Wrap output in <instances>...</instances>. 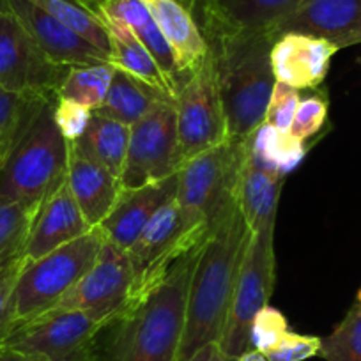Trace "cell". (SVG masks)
Here are the masks:
<instances>
[{"mask_svg": "<svg viewBox=\"0 0 361 361\" xmlns=\"http://www.w3.org/2000/svg\"><path fill=\"white\" fill-rule=\"evenodd\" d=\"M188 250L192 248L183 239V221L173 197L152 216L147 227L128 250L133 267V298L140 296L159 282L169 267Z\"/></svg>", "mask_w": 361, "mask_h": 361, "instance_id": "obj_13", "label": "cell"}, {"mask_svg": "<svg viewBox=\"0 0 361 361\" xmlns=\"http://www.w3.org/2000/svg\"><path fill=\"white\" fill-rule=\"evenodd\" d=\"M96 11L99 15L119 20L124 25L130 27L131 32L147 48L152 59L158 62L159 69L166 76V80H169L177 94V90L183 83V76H180L179 68H177L172 48L169 47V43L163 37L161 30L158 29L154 18L151 16L149 9L145 8L144 2L142 0H112V2L99 4Z\"/></svg>", "mask_w": 361, "mask_h": 361, "instance_id": "obj_23", "label": "cell"}, {"mask_svg": "<svg viewBox=\"0 0 361 361\" xmlns=\"http://www.w3.org/2000/svg\"><path fill=\"white\" fill-rule=\"evenodd\" d=\"M50 99L20 94V92L0 87V152H2V158L22 137L32 117Z\"/></svg>", "mask_w": 361, "mask_h": 361, "instance_id": "obj_30", "label": "cell"}, {"mask_svg": "<svg viewBox=\"0 0 361 361\" xmlns=\"http://www.w3.org/2000/svg\"><path fill=\"white\" fill-rule=\"evenodd\" d=\"M0 161H2V152H0Z\"/></svg>", "mask_w": 361, "mask_h": 361, "instance_id": "obj_46", "label": "cell"}, {"mask_svg": "<svg viewBox=\"0 0 361 361\" xmlns=\"http://www.w3.org/2000/svg\"><path fill=\"white\" fill-rule=\"evenodd\" d=\"M356 303L361 307V287H360V290H357V294H356Z\"/></svg>", "mask_w": 361, "mask_h": 361, "instance_id": "obj_45", "label": "cell"}, {"mask_svg": "<svg viewBox=\"0 0 361 361\" xmlns=\"http://www.w3.org/2000/svg\"><path fill=\"white\" fill-rule=\"evenodd\" d=\"M173 105L180 163L224 144L228 138L213 59L209 54L202 64L180 83Z\"/></svg>", "mask_w": 361, "mask_h": 361, "instance_id": "obj_8", "label": "cell"}, {"mask_svg": "<svg viewBox=\"0 0 361 361\" xmlns=\"http://www.w3.org/2000/svg\"><path fill=\"white\" fill-rule=\"evenodd\" d=\"M235 361H269V360L266 357V354L259 353V350L248 349L246 353H243Z\"/></svg>", "mask_w": 361, "mask_h": 361, "instance_id": "obj_41", "label": "cell"}, {"mask_svg": "<svg viewBox=\"0 0 361 361\" xmlns=\"http://www.w3.org/2000/svg\"><path fill=\"white\" fill-rule=\"evenodd\" d=\"M8 8L23 29L54 62L68 68L109 64V55L89 39L29 0H8Z\"/></svg>", "mask_w": 361, "mask_h": 361, "instance_id": "obj_15", "label": "cell"}, {"mask_svg": "<svg viewBox=\"0 0 361 361\" xmlns=\"http://www.w3.org/2000/svg\"><path fill=\"white\" fill-rule=\"evenodd\" d=\"M166 102H173L169 92L116 69L105 102L92 114L131 126Z\"/></svg>", "mask_w": 361, "mask_h": 361, "instance_id": "obj_24", "label": "cell"}, {"mask_svg": "<svg viewBox=\"0 0 361 361\" xmlns=\"http://www.w3.org/2000/svg\"><path fill=\"white\" fill-rule=\"evenodd\" d=\"M275 227L252 232L232 296L227 326L220 340L225 361H235L250 349V328L275 289Z\"/></svg>", "mask_w": 361, "mask_h": 361, "instance_id": "obj_7", "label": "cell"}, {"mask_svg": "<svg viewBox=\"0 0 361 361\" xmlns=\"http://www.w3.org/2000/svg\"><path fill=\"white\" fill-rule=\"evenodd\" d=\"M190 361H225L220 343H207Z\"/></svg>", "mask_w": 361, "mask_h": 361, "instance_id": "obj_40", "label": "cell"}, {"mask_svg": "<svg viewBox=\"0 0 361 361\" xmlns=\"http://www.w3.org/2000/svg\"><path fill=\"white\" fill-rule=\"evenodd\" d=\"M103 238L98 227L82 238L23 264L13 301L18 326L54 310L96 262Z\"/></svg>", "mask_w": 361, "mask_h": 361, "instance_id": "obj_6", "label": "cell"}, {"mask_svg": "<svg viewBox=\"0 0 361 361\" xmlns=\"http://www.w3.org/2000/svg\"><path fill=\"white\" fill-rule=\"evenodd\" d=\"M319 356L326 361H361V307L354 303L345 317L321 340Z\"/></svg>", "mask_w": 361, "mask_h": 361, "instance_id": "obj_31", "label": "cell"}, {"mask_svg": "<svg viewBox=\"0 0 361 361\" xmlns=\"http://www.w3.org/2000/svg\"><path fill=\"white\" fill-rule=\"evenodd\" d=\"M29 2L64 22L94 47L110 55L109 30L99 13L87 0H29Z\"/></svg>", "mask_w": 361, "mask_h": 361, "instance_id": "obj_28", "label": "cell"}, {"mask_svg": "<svg viewBox=\"0 0 361 361\" xmlns=\"http://www.w3.org/2000/svg\"><path fill=\"white\" fill-rule=\"evenodd\" d=\"M87 2H89V4L96 9L99 4H105V2H112V0H87Z\"/></svg>", "mask_w": 361, "mask_h": 361, "instance_id": "obj_42", "label": "cell"}, {"mask_svg": "<svg viewBox=\"0 0 361 361\" xmlns=\"http://www.w3.org/2000/svg\"><path fill=\"white\" fill-rule=\"evenodd\" d=\"M180 2H183V4L186 6V8L190 9V11H192V6H193V0H180Z\"/></svg>", "mask_w": 361, "mask_h": 361, "instance_id": "obj_44", "label": "cell"}, {"mask_svg": "<svg viewBox=\"0 0 361 361\" xmlns=\"http://www.w3.org/2000/svg\"><path fill=\"white\" fill-rule=\"evenodd\" d=\"M336 51L338 48L326 39L287 32L273 43L271 68L276 82H283L298 90L315 89L326 80Z\"/></svg>", "mask_w": 361, "mask_h": 361, "instance_id": "obj_18", "label": "cell"}, {"mask_svg": "<svg viewBox=\"0 0 361 361\" xmlns=\"http://www.w3.org/2000/svg\"><path fill=\"white\" fill-rule=\"evenodd\" d=\"M283 177L286 176L260 163L252 154L245 138V156L238 173L235 202L250 232L276 227Z\"/></svg>", "mask_w": 361, "mask_h": 361, "instance_id": "obj_20", "label": "cell"}, {"mask_svg": "<svg viewBox=\"0 0 361 361\" xmlns=\"http://www.w3.org/2000/svg\"><path fill=\"white\" fill-rule=\"evenodd\" d=\"M246 144L260 163L282 176L296 169L307 154L305 142L298 140L290 133H282L266 123L246 137Z\"/></svg>", "mask_w": 361, "mask_h": 361, "instance_id": "obj_27", "label": "cell"}, {"mask_svg": "<svg viewBox=\"0 0 361 361\" xmlns=\"http://www.w3.org/2000/svg\"><path fill=\"white\" fill-rule=\"evenodd\" d=\"M180 165L176 105L166 102L131 124L126 161L119 179L121 190L158 183L179 172Z\"/></svg>", "mask_w": 361, "mask_h": 361, "instance_id": "obj_9", "label": "cell"}, {"mask_svg": "<svg viewBox=\"0 0 361 361\" xmlns=\"http://www.w3.org/2000/svg\"><path fill=\"white\" fill-rule=\"evenodd\" d=\"M172 48L183 82L209 54V44L193 13L180 0H142Z\"/></svg>", "mask_w": 361, "mask_h": 361, "instance_id": "obj_21", "label": "cell"}, {"mask_svg": "<svg viewBox=\"0 0 361 361\" xmlns=\"http://www.w3.org/2000/svg\"><path fill=\"white\" fill-rule=\"evenodd\" d=\"M55 99L37 110L0 161V202L20 204L37 213L68 177L69 142L55 124Z\"/></svg>", "mask_w": 361, "mask_h": 361, "instance_id": "obj_4", "label": "cell"}, {"mask_svg": "<svg viewBox=\"0 0 361 361\" xmlns=\"http://www.w3.org/2000/svg\"><path fill=\"white\" fill-rule=\"evenodd\" d=\"M23 264H25V259L23 255H18L4 266H0V347L4 345L6 340L18 326L13 293H15L16 280H18Z\"/></svg>", "mask_w": 361, "mask_h": 361, "instance_id": "obj_34", "label": "cell"}, {"mask_svg": "<svg viewBox=\"0 0 361 361\" xmlns=\"http://www.w3.org/2000/svg\"><path fill=\"white\" fill-rule=\"evenodd\" d=\"M36 213L20 204L0 202V266L23 255Z\"/></svg>", "mask_w": 361, "mask_h": 361, "instance_id": "obj_32", "label": "cell"}, {"mask_svg": "<svg viewBox=\"0 0 361 361\" xmlns=\"http://www.w3.org/2000/svg\"><path fill=\"white\" fill-rule=\"evenodd\" d=\"M177 183L179 177L173 173L142 188L121 190L109 216L98 225L103 238L128 252L152 216L176 197Z\"/></svg>", "mask_w": 361, "mask_h": 361, "instance_id": "obj_17", "label": "cell"}, {"mask_svg": "<svg viewBox=\"0 0 361 361\" xmlns=\"http://www.w3.org/2000/svg\"><path fill=\"white\" fill-rule=\"evenodd\" d=\"M130 128L119 121L92 114L85 133L75 144H71V147L92 161L103 165L117 179H121L128 145H130Z\"/></svg>", "mask_w": 361, "mask_h": 361, "instance_id": "obj_26", "label": "cell"}, {"mask_svg": "<svg viewBox=\"0 0 361 361\" xmlns=\"http://www.w3.org/2000/svg\"><path fill=\"white\" fill-rule=\"evenodd\" d=\"M68 66L51 61L11 11L0 13V87L34 98L55 99Z\"/></svg>", "mask_w": 361, "mask_h": 361, "instance_id": "obj_10", "label": "cell"}, {"mask_svg": "<svg viewBox=\"0 0 361 361\" xmlns=\"http://www.w3.org/2000/svg\"><path fill=\"white\" fill-rule=\"evenodd\" d=\"M328 99L322 94L307 96L300 102L289 133L301 142H307L322 130L328 119Z\"/></svg>", "mask_w": 361, "mask_h": 361, "instance_id": "obj_35", "label": "cell"}, {"mask_svg": "<svg viewBox=\"0 0 361 361\" xmlns=\"http://www.w3.org/2000/svg\"><path fill=\"white\" fill-rule=\"evenodd\" d=\"M54 119L62 137L69 144H75L85 133L87 126L92 119V110L80 105V103L71 102V99L57 98L54 103Z\"/></svg>", "mask_w": 361, "mask_h": 361, "instance_id": "obj_37", "label": "cell"}, {"mask_svg": "<svg viewBox=\"0 0 361 361\" xmlns=\"http://www.w3.org/2000/svg\"><path fill=\"white\" fill-rule=\"evenodd\" d=\"M300 102V90L283 82H276L275 87H273V92H271L264 123L276 128L282 133H289Z\"/></svg>", "mask_w": 361, "mask_h": 361, "instance_id": "obj_36", "label": "cell"}, {"mask_svg": "<svg viewBox=\"0 0 361 361\" xmlns=\"http://www.w3.org/2000/svg\"><path fill=\"white\" fill-rule=\"evenodd\" d=\"M298 4L300 0H193L192 13L206 41L257 32L276 36V27Z\"/></svg>", "mask_w": 361, "mask_h": 361, "instance_id": "obj_14", "label": "cell"}, {"mask_svg": "<svg viewBox=\"0 0 361 361\" xmlns=\"http://www.w3.org/2000/svg\"><path fill=\"white\" fill-rule=\"evenodd\" d=\"M287 331H289V324H287L286 315L279 308L266 305L255 315L250 328V349L267 354L279 345Z\"/></svg>", "mask_w": 361, "mask_h": 361, "instance_id": "obj_33", "label": "cell"}, {"mask_svg": "<svg viewBox=\"0 0 361 361\" xmlns=\"http://www.w3.org/2000/svg\"><path fill=\"white\" fill-rule=\"evenodd\" d=\"M200 245L99 331L96 361H176L185 329L190 282Z\"/></svg>", "mask_w": 361, "mask_h": 361, "instance_id": "obj_1", "label": "cell"}, {"mask_svg": "<svg viewBox=\"0 0 361 361\" xmlns=\"http://www.w3.org/2000/svg\"><path fill=\"white\" fill-rule=\"evenodd\" d=\"M90 231L92 227L83 218L78 204L73 199L68 180H64L36 213L23 250V259L27 262L41 259Z\"/></svg>", "mask_w": 361, "mask_h": 361, "instance_id": "obj_19", "label": "cell"}, {"mask_svg": "<svg viewBox=\"0 0 361 361\" xmlns=\"http://www.w3.org/2000/svg\"><path fill=\"white\" fill-rule=\"evenodd\" d=\"M0 361H50L41 354L23 353V350L13 349V347L2 345L0 347Z\"/></svg>", "mask_w": 361, "mask_h": 361, "instance_id": "obj_39", "label": "cell"}, {"mask_svg": "<svg viewBox=\"0 0 361 361\" xmlns=\"http://www.w3.org/2000/svg\"><path fill=\"white\" fill-rule=\"evenodd\" d=\"M68 186L83 218L92 228L98 227L112 211L121 193V183L110 170L87 156L80 154L69 144Z\"/></svg>", "mask_w": 361, "mask_h": 361, "instance_id": "obj_22", "label": "cell"}, {"mask_svg": "<svg viewBox=\"0 0 361 361\" xmlns=\"http://www.w3.org/2000/svg\"><path fill=\"white\" fill-rule=\"evenodd\" d=\"M8 0H0V13L8 11Z\"/></svg>", "mask_w": 361, "mask_h": 361, "instance_id": "obj_43", "label": "cell"}, {"mask_svg": "<svg viewBox=\"0 0 361 361\" xmlns=\"http://www.w3.org/2000/svg\"><path fill=\"white\" fill-rule=\"evenodd\" d=\"M243 156L245 138H227L224 144L183 163L177 172L176 200L183 239L190 248L206 241L211 227L234 202Z\"/></svg>", "mask_w": 361, "mask_h": 361, "instance_id": "obj_5", "label": "cell"}, {"mask_svg": "<svg viewBox=\"0 0 361 361\" xmlns=\"http://www.w3.org/2000/svg\"><path fill=\"white\" fill-rule=\"evenodd\" d=\"M102 16L103 23H105L110 37L109 64L112 68L121 69L124 73H130V75L137 76V78L144 80V82L151 83V85L158 87V89L165 90L172 98H176V90L170 85L166 76L163 75L158 62L152 59L147 48L137 39V36L130 30V27L124 25L119 20L110 18V16Z\"/></svg>", "mask_w": 361, "mask_h": 361, "instance_id": "obj_25", "label": "cell"}, {"mask_svg": "<svg viewBox=\"0 0 361 361\" xmlns=\"http://www.w3.org/2000/svg\"><path fill=\"white\" fill-rule=\"evenodd\" d=\"M321 340L314 335H298L287 331L279 345L266 354L269 361H305L317 356L321 350Z\"/></svg>", "mask_w": 361, "mask_h": 361, "instance_id": "obj_38", "label": "cell"}, {"mask_svg": "<svg viewBox=\"0 0 361 361\" xmlns=\"http://www.w3.org/2000/svg\"><path fill=\"white\" fill-rule=\"evenodd\" d=\"M250 234L234 199L200 246L176 361H190L207 343H220Z\"/></svg>", "mask_w": 361, "mask_h": 361, "instance_id": "obj_2", "label": "cell"}, {"mask_svg": "<svg viewBox=\"0 0 361 361\" xmlns=\"http://www.w3.org/2000/svg\"><path fill=\"white\" fill-rule=\"evenodd\" d=\"M103 324L78 310H50L16 326L4 345L50 361H96Z\"/></svg>", "mask_w": 361, "mask_h": 361, "instance_id": "obj_11", "label": "cell"}, {"mask_svg": "<svg viewBox=\"0 0 361 361\" xmlns=\"http://www.w3.org/2000/svg\"><path fill=\"white\" fill-rule=\"evenodd\" d=\"M133 298V267L128 252L103 241L99 255L54 310H78L106 326Z\"/></svg>", "mask_w": 361, "mask_h": 361, "instance_id": "obj_12", "label": "cell"}, {"mask_svg": "<svg viewBox=\"0 0 361 361\" xmlns=\"http://www.w3.org/2000/svg\"><path fill=\"white\" fill-rule=\"evenodd\" d=\"M275 34H238L207 41L228 138L250 137L266 119L276 78L271 68Z\"/></svg>", "mask_w": 361, "mask_h": 361, "instance_id": "obj_3", "label": "cell"}, {"mask_svg": "<svg viewBox=\"0 0 361 361\" xmlns=\"http://www.w3.org/2000/svg\"><path fill=\"white\" fill-rule=\"evenodd\" d=\"M287 32L326 39L338 50L360 44L361 0H300L276 27V36Z\"/></svg>", "mask_w": 361, "mask_h": 361, "instance_id": "obj_16", "label": "cell"}, {"mask_svg": "<svg viewBox=\"0 0 361 361\" xmlns=\"http://www.w3.org/2000/svg\"><path fill=\"white\" fill-rule=\"evenodd\" d=\"M116 68L110 64L75 66L69 68L57 98L71 99L94 112L103 105L109 94L110 83L114 80Z\"/></svg>", "mask_w": 361, "mask_h": 361, "instance_id": "obj_29", "label": "cell"}]
</instances>
